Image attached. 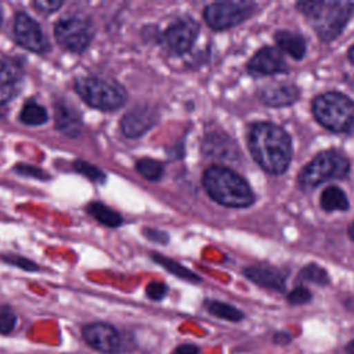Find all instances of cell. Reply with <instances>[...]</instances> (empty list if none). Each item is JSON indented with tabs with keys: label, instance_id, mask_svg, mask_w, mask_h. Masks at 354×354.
Wrapping results in <instances>:
<instances>
[{
	"label": "cell",
	"instance_id": "9",
	"mask_svg": "<svg viewBox=\"0 0 354 354\" xmlns=\"http://www.w3.org/2000/svg\"><path fill=\"white\" fill-rule=\"evenodd\" d=\"M86 343L97 351L105 354L119 353L122 348V336L116 328L106 322H91L82 329Z\"/></svg>",
	"mask_w": 354,
	"mask_h": 354
},
{
	"label": "cell",
	"instance_id": "23",
	"mask_svg": "<svg viewBox=\"0 0 354 354\" xmlns=\"http://www.w3.org/2000/svg\"><path fill=\"white\" fill-rule=\"evenodd\" d=\"M152 257H153V260L158 261L162 267H165L167 271H170L171 274H174V275L178 277V278L187 279V281H189V282H199V281H201V278H199L195 272H192L191 270L185 268L184 266L178 264L177 261H174V260H171V259H167V257L160 256V254H156V253H155Z\"/></svg>",
	"mask_w": 354,
	"mask_h": 354
},
{
	"label": "cell",
	"instance_id": "35",
	"mask_svg": "<svg viewBox=\"0 0 354 354\" xmlns=\"http://www.w3.org/2000/svg\"><path fill=\"white\" fill-rule=\"evenodd\" d=\"M290 340H292V336H290L288 332L281 330V332H277V333L274 335V342H275L277 344L285 346V344H288Z\"/></svg>",
	"mask_w": 354,
	"mask_h": 354
},
{
	"label": "cell",
	"instance_id": "36",
	"mask_svg": "<svg viewBox=\"0 0 354 354\" xmlns=\"http://www.w3.org/2000/svg\"><path fill=\"white\" fill-rule=\"evenodd\" d=\"M344 350H346L347 354H354V340H351L350 343H347L346 347H344Z\"/></svg>",
	"mask_w": 354,
	"mask_h": 354
},
{
	"label": "cell",
	"instance_id": "32",
	"mask_svg": "<svg viewBox=\"0 0 354 354\" xmlns=\"http://www.w3.org/2000/svg\"><path fill=\"white\" fill-rule=\"evenodd\" d=\"M144 235L148 239L159 242V243H163V245L169 242V235L165 231H159V230H155V228H145L144 230Z\"/></svg>",
	"mask_w": 354,
	"mask_h": 354
},
{
	"label": "cell",
	"instance_id": "29",
	"mask_svg": "<svg viewBox=\"0 0 354 354\" xmlns=\"http://www.w3.org/2000/svg\"><path fill=\"white\" fill-rule=\"evenodd\" d=\"M310 300H311V293H310L308 289H306L303 286L295 288L288 295V301L290 304H304V303H307Z\"/></svg>",
	"mask_w": 354,
	"mask_h": 354
},
{
	"label": "cell",
	"instance_id": "3",
	"mask_svg": "<svg viewBox=\"0 0 354 354\" xmlns=\"http://www.w3.org/2000/svg\"><path fill=\"white\" fill-rule=\"evenodd\" d=\"M297 8L306 15L322 41L336 39L354 12V1H300Z\"/></svg>",
	"mask_w": 354,
	"mask_h": 354
},
{
	"label": "cell",
	"instance_id": "4",
	"mask_svg": "<svg viewBox=\"0 0 354 354\" xmlns=\"http://www.w3.org/2000/svg\"><path fill=\"white\" fill-rule=\"evenodd\" d=\"M313 112L319 124L330 131L347 133L354 129V102L342 93L318 95L313 102Z\"/></svg>",
	"mask_w": 354,
	"mask_h": 354
},
{
	"label": "cell",
	"instance_id": "22",
	"mask_svg": "<svg viewBox=\"0 0 354 354\" xmlns=\"http://www.w3.org/2000/svg\"><path fill=\"white\" fill-rule=\"evenodd\" d=\"M206 308L209 310L210 314H213L217 318L238 322L243 318V313L238 310L236 307L224 303V301H217V300H210L206 303Z\"/></svg>",
	"mask_w": 354,
	"mask_h": 354
},
{
	"label": "cell",
	"instance_id": "27",
	"mask_svg": "<svg viewBox=\"0 0 354 354\" xmlns=\"http://www.w3.org/2000/svg\"><path fill=\"white\" fill-rule=\"evenodd\" d=\"M17 324V315L8 306L0 307V333L8 335L14 330Z\"/></svg>",
	"mask_w": 354,
	"mask_h": 354
},
{
	"label": "cell",
	"instance_id": "37",
	"mask_svg": "<svg viewBox=\"0 0 354 354\" xmlns=\"http://www.w3.org/2000/svg\"><path fill=\"white\" fill-rule=\"evenodd\" d=\"M348 59L354 64V44L351 46V48L348 50Z\"/></svg>",
	"mask_w": 354,
	"mask_h": 354
},
{
	"label": "cell",
	"instance_id": "28",
	"mask_svg": "<svg viewBox=\"0 0 354 354\" xmlns=\"http://www.w3.org/2000/svg\"><path fill=\"white\" fill-rule=\"evenodd\" d=\"M145 293L147 296L151 299V300H162L166 293H167V285L163 283V282H158V281H153L151 283L147 285V289H145Z\"/></svg>",
	"mask_w": 354,
	"mask_h": 354
},
{
	"label": "cell",
	"instance_id": "13",
	"mask_svg": "<svg viewBox=\"0 0 354 354\" xmlns=\"http://www.w3.org/2000/svg\"><path fill=\"white\" fill-rule=\"evenodd\" d=\"M156 120V115L149 106H136L127 112L120 122V129L126 137L137 138L145 134Z\"/></svg>",
	"mask_w": 354,
	"mask_h": 354
},
{
	"label": "cell",
	"instance_id": "12",
	"mask_svg": "<svg viewBox=\"0 0 354 354\" xmlns=\"http://www.w3.org/2000/svg\"><path fill=\"white\" fill-rule=\"evenodd\" d=\"M248 71L252 75H275L286 72L288 65L277 48L263 47L249 61Z\"/></svg>",
	"mask_w": 354,
	"mask_h": 354
},
{
	"label": "cell",
	"instance_id": "34",
	"mask_svg": "<svg viewBox=\"0 0 354 354\" xmlns=\"http://www.w3.org/2000/svg\"><path fill=\"white\" fill-rule=\"evenodd\" d=\"M173 354H199V348L195 344H180L176 347V350L173 351Z\"/></svg>",
	"mask_w": 354,
	"mask_h": 354
},
{
	"label": "cell",
	"instance_id": "7",
	"mask_svg": "<svg viewBox=\"0 0 354 354\" xmlns=\"http://www.w3.org/2000/svg\"><path fill=\"white\" fill-rule=\"evenodd\" d=\"M54 36L65 50L82 53L94 37V26L83 17H66L55 24Z\"/></svg>",
	"mask_w": 354,
	"mask_h": 354
},
{
	"label": "cell",
	"instance_id": "18",
	"mask_svg": "<svg viewBox=\"0 0 354 354\" xmlns=\"http://www.w3.org/2000/svg\"><path fill=\"white\" fill-rule=\"evenodd\" d=\"M274 39L278 47L295 59H300L306 54V41L299 33L290 30H278Z\"/></svg>",
	"mask_w": 354,
	"mask_h": 354
},
{
	"label": "cell",
	"instance_id": "31",
	"mask_svg": "<svg viewBox=\"0 0 354 354\" xmlns=\"http://www.w3.org/2000/svg\"><path fill=\"white\" fill-rule=\"evenodd\" d=\"M35 6L43 12H54L58 8H61L62 1H59V0H37V1H35Z\"/></svg>",
	"mask_w": 354,
	"mask_h": 354
},
{
	"label": "cell",
	"instance_id": "26",
	"mask_svg": "<svg viewBox=\"0 0 354 354\" xmlns=\"http://www.w3.org/2000/svg\"><path fill=\"white\" fill-rule=\"evenodd\" d=\"M73 167L77 173L86 176L88 180L94 181V183H98V184H102L105 181V174L101 169H98L97 166L86 162V160H76L73 163Z\"/></svg>",
	"mask_w": 354,
	"mask_h": 354
},
{
	"label": "cell",
	"instance_id": "38",
	"mask_svg": "<svg viewBox=\"0 0 354 354\" xmlns=\"http://www.w3.org/2000/svg\"><path fill=\"white\" fill-rule=\"evenodd\" d=\"M348 234H350V238L354 241V223L350 225V230H348Z\"/></svg>",
	"mask_w": 354,
	"mask_h": 354
},
{
	"label": "cell",
	"instance_id": "8",
	"mask_svg": "<svg viewBox=\"0 0 354 354\" xmlns=\"http://www.w3.org/2000/svg\"><path fill=\"white\" fill-rule=\"evenodd\" d=\"M254 8L250 1H218L205 8L203 18L212 29L224 30L248 19Z\"/></svg>",
	"mask_w": 354,
	"mask_h": 354
},
{
	"label": "cell",
	"instance_id": "17",
	"mask_svg": "<svg viewBox=\"0 0 354 354\" xmlns=\"http://www.w3.org/2000/svg\"><path fill=\"white\" fill-rule=\"evenodd\" d=\"M55 127L68 136L79 134L82 129V119L77 111L64 102L55 105Z\"/></svg>",
	"mask_w": 354,
	"mask_h": 354
},
{
	"label": "cell",
	"instance_id": "16",
	"mask_svg": "<svg viewBox=\"0 0 354 354\" xmlns=\"http://www.w3.org/2000/svg\"><path fill=\"white\" fill-rule=\"evenodd\" d=\"M22 68L14 59H0V104L7 102L18 90Z\"/></svg>",
	"mask_w": 354,
	"mask_h": 354
},
{
	"label": "cell",
	"instance_id": "1",
	"mask_svg": "<svg viewBox=\"0 0 354 354\" xmlns=\"http://www.w3.org/2000/svg\"><path fill=\"white\" fill-rule=\"evenodd\" d=\"M248 145L253 159L270 174L286 171L292 158L290 137L279 126L270 122H260L252 126Z\"/></svg>",
	"mask_w": 354,
	"mask_h": 354
},
{
	"label": "cell",
	"instance_id": "6",
	"mask_svg": "<svg viewBox=\"0 0 354 354\" xmlns=\"http://www.w3.org/2000/svg\"><path fill=\"white\" fill-rule=\"evenodd\" d=\"M75 88L84 102L101 111H115L127 98L123 86L111 77L83 76L75 82Z\"/></svg>",
	"mask_w": 354,
	"mask_h": 354
},
{
	"label": "cell",
	"instance_id": "21",
	"mask_svg": "<svg viewBox=\"0 0 354 354\" xmlns=\"http://www.w3.org/2000/svg\"><path fill=\"white\" fill-rule=\"evenodd\" d=\"M19 119L25 124L39 126V124H43V123L47 122L48 115H47V111H46L44 106L39 105L37 102L29 101L22 106L21 113H19Z\"/></svg>",
	"mask_w": 354,
	"mask_h": 354
},
{
	"label": "cell",
	"instance_id": "5",
	"mask_svg": "<svg viewBox=\"0 0 354 354\" xmlns=\"http://www.w3.org/2000/svg\"><path fill=\"white\" fill-rule=\"evenodd\" d=\"M348 171L350 163L344 155L337 151H325L318 153L301 169L297 176V183L303 191L308 192L322 183L343 180Z\"/></svg>",
	"mask_w": 354,
	"mask_h": 354
},
{
	"label": "cell",
	"instance_id": "30",
	"mask_svg": "<svg viewBox=\"0 0 354 354\" xmlns=\"http://www.w3.org/2000/svg\"><path fill=\"white\" fill-rule=\"evenodd\" d=\"M15 170L24 176H29V177H35V178H40V180H46L47 178V174L37 169L36 166H32V165H24V163H19L15 166Z\"/></svg>",
	"mask_w": 354,
	"mask_h": 354
},
{
	"label": "cell",
	"instance_id": "25",
	"mask_svg": "<svg viewBox=\"0 0 354 354\" xmlns=\"http://www.w3.org/2000/svg\"><path fill=\"white\" fill-rule=\"evenodd\" d=\"M300 278L317 285H328L329 283V277L326 274V271L317 266V264H307L306 267H303V270L300 271Z\"/></svg>",
	"mask_w": 354,
	"mask_h": 354
},
{
	"label": "cell",
	"instance_id": "14",
	"mask_svg": "<svg viewBox=\"0 0 354 354\" xmlns=\"http://www.w3.org/2000/svg\"><path fill=\"white\" fill-rule=\"evenodd\" d=\"M245 275L252 282L257 283L259 286L272 289V290H283L285 289V274L272 266L259 264L250 266L245 268Z\"/></svg>",
	"mask_w": 354,
	"mask_h": 354
},
{
	"label": "cell",
	"instance_id": "24",
	"mask_svg": "<svg viewBox=\"0 0 354 354\" xmlns=\"http://www.w3.org/2000/svg\"><path fill=\"white\" fill-rule=\"evenodd\" d=\"M136 167H137V171L145 177L147 180H159L163 174V165L155 159H149V158H144V159H140L137 163H136Z\"/></svg>",
	"mask_w": 354,
	"mask_h": 354
},
{
	"label": "cell",
	"instance_id": "19",
	"mask_svg": "<svg viewBox=\"0 0 354 354\" xmlns=\"http://www.w3.org/2000/svg\"><path fill=\"white\" fill-rule=\"evenodd\" d=\"M319 205L326 212L335 210H347L348 201L346 194L339 187H328L322 191Z\"/></svg>",
	"mask_w": 354,
	"mask_h": 354
},
{
	"label": "cell",
	"instance_id": "20",
	"mask_svg": "<svg viewBox=\"0 0 354 354\" xmlns=\"http://www.w3.org/2000/svg\"><path fill=\"white\" fill-rule=\"evenodd\" d=\"M87 212L94 217L97 218L101 224L104 225H108V227H118L122 224V216L112 210L111 207H108L104 203H100V202H93L87 206Z\"/></svg>",
	"mask_w": 354,
	"mask_h": 354
},
{
	"label": "cell",
	"instance_id": "10",
	"mask_svg": "<svg viewBox=\"0 0 354 354\" xmlns=\"http://www.w3.org/2000/svg\"><path fill=\"white\" fill-rule=\"evenodd\" d=\"M14 36L19 46L35 53H46L48 41L40 25L26 12H18L14 21Z\"/></svg>",
	"mask_w": 354,
	"mask_h": 354
},
{
	"label": "cell",
	"instance_id": "39",
	"mask_svg": "<svg viewBox=\"0 0 354 354\" xmlns=\"http://www.w3.org/2000/svg\"><path fill=\"white\" fill-rule=\"evenodd\" d=\"M0 24H1V10H0Z\"/></svg>",
	"mask_w": 354,
	"mask_h": 354
},
{
	"label": "cell",
	"instance_id": "33",
	"mask_svg": "<svg viewBox=\"0 0 354 354\" xmlns=\"http://www.w3.org/2000/svg\"><path fill=\"white\" fill-rule=\"evenodd\" d=\"M4 260L11 263V264H14V266H18V267H21L24 270H28V271H36L37 270V266L35 263H32V261H29L26 259H22L19 256H17V257H4Z\"/></svg>",
	"mask_w": 354,
	"mask_h": 354
},
{
	"label": "cell",
	"instance_id": "11",
	"mask_svg": "<svg viewBox=\"0 0 354 354\" xmlns=\"http://www.w3.org/2000/svg\"><path fill=\"white\" fill-rule=\"evenodd\" d=\"M199 33V25L195 19L189 17H184L171 24L165 35L163 40L166 47L173 54H184L191 50Z\"/></svg>",
	"mask_w": 354,
	"mask_h": 354
},
{
	"label": "cell",
	"instance_id": "2",
	"mask_svg": "<svg viewBox=\"0 0 354 354\" xmlns=\"http://www.w3.org/2000/svg\"><path fill=\"white\" fill-rule=\"evenodd\" d=\"M202 181L207 195L223 206L248 207L254 202V194L249 184L228 167H207L203 173Z\"/></svg>",
	"mask_w": 354,
	"mask_h": 354
},
{
	"label": "cell",
	"instance_id": "15",
	"mask_svg": "<svg viewBox=\"0 0 354 354\" xmlns=\"http://www.w3.org/2000/svg\"><path fill=\"white\" fill-rule=\"evenodd\" d=\"M299 98V90L289 83H270L260 90V100L268 106H286Z\"/></svg>",
	"mask_w": 354,
	"mask_h": 354
}]
</instances>
